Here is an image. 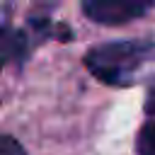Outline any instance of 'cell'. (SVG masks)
Returning a JSON list of instances; mask_svg holds the SVG:
<instances>
[{
    "label": "cell",
    "mask_w": 155,
    "mask_h": 155,
    "mask_svg": "<svg viewBox=\"0 0 155 155\" xmlns=\"http://www.w3.org/2000/svg\"><path fill=\"white\" fill-rule=\"evenodd\" d=\"M153 5H155L153 0H85L80 10L87 19L97 24L116 27L143 17L145 12L153 10Z\"/></svg>",
    "instance_id": "cell-2"
},
{
    "label": "cell",
    "mask_w": 155,
    "mask_h": 155,
    "mask_svg": "<svg viewBox=\"0 0 155 155\" xmlns=\"http://www.w3.org/2000/svg\"><path fill=\"white\" fill-rule=\"evenodd\" d=\"M145 114H148V116H155V87H150V92H148V99H145Z\"/></svg>",
    "instance_id": "cell-6"
},
{
    "label": "cell",
    "mask_w": 155,
    "mask_h": 155,
    "mask_svg": "<svg viewBox=\"0 0 155 155\" xmlns=\"http://www.w3.org/2000/svg\"><path fill=\"white\" fill-rule=\"evenodd\" d=\"M155 61V41L150 39H121L92 46L82 63L85 68L109 87H126L136 80V73Z\"/></svg>",
    "instance_id": "cell-1"
},
{
    "label": "cell",
    "mask_w": 155,
    "mask_h": 155,
    "mask_svg": "<svg viewBox=\"0 0 155 155\" xmlns=\"http://www.w3.org/2000/svg\"><path fill=\"white\" fill-rule=\"evenodd\" d=\"M136 150L138 155H155V116H148V121L143 124L136 140Z\"/></svg>",
    "instance_id": "cell-4"
},
{
    "label": "cell",
    "mask_w": 155,
    "mask_h": 155,
    "mask_svg": "<svg viewBox=\"0 0 155 155\" xmlns=\"http://www.w3.org/2000/svg\"><path fill=\"white\" fill-rule=\"evenodd\" d=\"M0 41H2V63L10 65H22L29 56V48H31V39L22 31V29H15L10 27V22L5 19L2 22V31H0Z\"/></svg>",
    "instance_id": "cell-3"
},
{
    "label": "cell",
    "mask_w": 155,
    "mask_h": 155,
    "mask_svg": "<svg viewBox=\"0 0 155 155\" xmlns=\"http://www.w3.org/2000/svg\"><path fill=\"white\" fill-rule=\"evenodd\" d=\"M0 155H27V153H24V148L12 136H2V140H0Z\"/></svg>",
    "instance_id": "cell-5"
}]
</instances>
